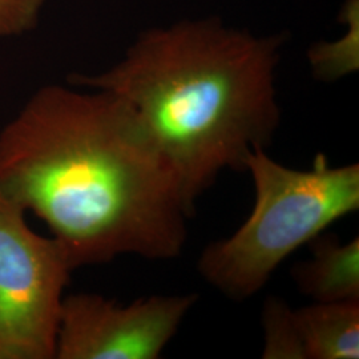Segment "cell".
<instances>
[{"label":"cell","instance_id":"1","mask_svg":"<svg viewBox=\"0 0 359 359\" xmlns=\"http://www.w3.org/2000/svg\"><path fill=\"white\" fill-rule=\"evenodd\" d=\"M0 193L47 225L74 270L173 259L194 216L128 104L74 86L41 87L1 128Z\"/></svg>","mask_w":359,"mask_h":359},{"label":"cell","instance_id":"2","mask_svg":"<svg viewBox=\"0 0 359 359\" xmlns=\"http://www.w3.org/2000/svg\"><path fill=\"white\" fill-rule=\"evenodd\" d=\"M285 38L258 35L217 18L185 19L142 32L123 59L74 87L111 92L140 118L196 203L225 170L245 172L281 124L276 71Z\"/></svg>","mask_w":359,"mask_h":359},{"label":"cell","instance_id":"3","mask_svg":"<svg viewBox=\"0 0 359 359\" xmlns=\"http://www.w3.org/2000/svg\"><path fill=\"white\" fill-rule=\"evenodd\" d=\"M245 172L255 185V205L231 236L208 245L197 269L231 301L259 293L273 273L301 246L359 209V164L333 167L325 154L298 170L255 148Z\"/></svg>","mask_w":359,"mask_h":359},{"label":"cell","instance_id":"4","mask_svg":"<svg viewBox=\"0 0 359 359\" xmlns=\"http://www.w3.org/2000/svg\"><path fill=\"white\" fill-rule=\"evenodd\" d=\"M26 212L0 193V359H52L65 287L63 248L32 231Z\"/></svg>","mask_w":359,"mask_h":359},{"label":"cell","instance_id":"5","mask_svg":"<svg viewBox=\"0 0 359 359\" xmlns=\"http://www.w3.org/2000/svg\"><path fill=\"white\" fill-rule=\"evenodd\" d=\"M198 295H151L121 305L95 293L65 295L57 359H157Z\"/></svg>","mask_w":359,"mask_h":359},{"label":"cell","instance_id":"6","mask_svg":"<svg viewBox=\"0 0 359 359\" xmlns=\"http://www.w3.org/2000/svg\"><path fill=\"white\" fill-rule=\"evenodd\" d=\"M264 359H358L359 301L292 308L268 297L262 308Z\"/></svg>","mask_w":359,"mask_h":359},{"label":"cell","instance_id":"7","mask_svg":"<svg viewBox=\"0 0 359 359\" xmlns=\"http://www.w3.org/2000/svg\"><path fill=\"white\" fill-rule=\"evenodd\" d=\"M310 257L295 264L292 278L313 302L359 301V238L342 243L325 231L309 243Z\"/></svg>","mask_w":359,"mask_h":359},{"label":"cell","instance_id":"8","mask_svg":"<svg viewBox=\"0 0 359 359\" xmlns=\"http://www.w3.org/2000/svg\"><path fill=\"white\" fill-rule=\"evenodd\" d=\"M342 11L348 26L346 35L318 43L308 52L313 75L321 81H335L358 71V0H347Z\"/></svg>","mask_w":359,"mask_h":359},{"label":"cell","instance_id":"9","mask_svg":"<svg viewBox=\"0 0 359 359\" xmlns=\"http://www.w3.org/2000/svg\"><path fill=\"white\" fill-rule=\"evenodd\" d=\"M44 3L46 0H0V38L31 31Z\"/></svg>","mask_w":359,"mask_h":359}]
</instances>
